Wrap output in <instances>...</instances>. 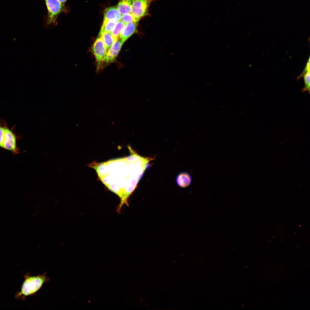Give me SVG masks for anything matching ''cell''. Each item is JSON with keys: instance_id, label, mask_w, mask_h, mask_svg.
Wrapping results in <instances>:
<instances>
[{"instance_id": "1", "label": "cell", "mask_w": 310, "mask_h": 310, "mask_svg": "<svg viewBox=\"0 0 310 310\" xmlns=\"http://www.w3.org/2000/svg\"><path fill=\"white\" fill-rule=\"evenodd\" d=\"M129 149L131 154L127 157L89 165L95 170L103 183L120 198L119 210L127 203L144 172L149 167L150 162L154 159L151 157L140 156Z\"/></svg>"}, {"instance_id": "2", "label": "cell", "mask_w": 310, "mask_h": 310, "mask_svg": "<svg viewBox=\"0 0 310 310\" xmlns=\"http://www.w3.org/2000/svg\"><path fill=\"white\" fill-rule=\"evenodd\" d=\"M47 9V14L44 22L46 29L57 26L58 17L62 13H67L70 10L69 6L66 7L58 0H44Z\"/></svg>"}, {"instance_id": "3", "label": "cell", "mask_w": 310, "mask_h": 310, "mask_svg": "<svg viewBox=\"0 0 310 310\" xmlns=\"http://www.w3.org/2000/svg\"><path fill=\"white\" fill-rule=\"evenodd\" d=\"M0 147L11 151L14 154L19 152L16 135L5 124L3 125L0 124Z\"/></svg>"}, {"instance_id": "4", "label": "cell", "mask_w": 310, "mask_h": 310, "mask_svg": "<svg viewBox=\"0 0 310 310\" xmlns=\"http://www.w3.org/2000/svg\"><path fill=\"white\" fill-rule=\"evenodd\" d=\"M46 273L37 276H29L26 278L21 289V293L25 296L35 293L44 283L48 282V278Z\"/></svg>"}, {"instance_id": "5", "label": "cell", "mask_w": 310, "mask_h": 310, "mask_svg": "<svg viewBox=\"0 0 310 310\" xmlns=\"http://www.w3.org/2000/svg\"><path fill=\"white\" fill-rule=\"evenodd\" d=\"M153 0H133L131 13L139 21L149 15V10Z\"/></svg>"}, {"instance_id": "6", "label": "cell", "mask_w": 310, "mask_h": 310, "mask_svg": "<svg viewBox=\"0 0 310 310\" xmlns=\"http://www.w3.org/2000/svg\"><path fill=\"white\" fill-rule=\"evenodd\" d=\"M92 51L97 63V67L99 69L104 61L107 50L101 37L98 38L94 42Z\"/></svg>"}, {"instance_id": "7", "label": "cell", "mask_w": 310, "mask_h": 310, "mask_svg": "<svg viewBox=\"0 0 310 310\" xmlns=\"http://www.w3.org/2000/svg\"><path fill=\"white\" fill-rule=\"evenodd\" d=\"M124 43L119 37L107 51L103 61L107 63L114 61L118 54Z\"/></svg>"}, {"instance_id": "8", "label": "cell", "mask_w": 310, "mask_h": 310, "mask_svg": "<svg viewBox=\"0 0 310 310\" xmlns=\"http://www.w3.org/2000/svg\"><path fill=\"white\" fill-rule=\"evenodd\" d=\"M121 14L117 7L112 6L107 7L104 11L102 24L109 21L117 22L121 20Z\"/></svg>"}, {"instance_id": "9", "label": "cell", "mask_w": 310, "mask_h": 310, "mask_svg": "<svg viewBox=\"0 0 310 310\" xmlns=\"http://www.w3.org/2000/svg\"><path fill=\"white\" fill-rule=\"evenodd\" d=\"M138 22H133L126 24L122 29L119 37L124 42L133 34L137 30Z\"/></svg>"}, {"instance_id": "10", "label": "cell", "mask_w": 310, "mask_h": 310, "mask_svg": "<svg viewBox=\"0 0 310 310\" xmlns=\"http://www.w3.org/2000/svg\"><path fill=\"white\" fill-rule=\"evenodd\" d=\"M176 182L179 187L185 188L188 186L191 183L192 177L190 174L186 172L179 173L176 178Z\"/></svg>"}, {"instance_id": "11", "label": "cell", "mask_w": 310, "mask_h": 310, "mask_svg": "<svg viewBox=\"0 0 310 310\" xmlns=\"http://www.w3.org/2000/svg\"><path fill=\"white\" fill-rule=\"evenodd\" d=\"M133 0H121L118 3L117 7L121 15L131 13Z\"/></svg>"}, {"instance_id": "12", "label": "cell", "mask_w": 310, "mask_h": 310, "mask_svg": "<svg viewBox=\"0 0 310 310\" xmlns=\"http://www.w3.org/2000/svg\"><path fill=\"white\" fill-rule=\"evenodd\" d=\"M107 51L114 43L115 40L111 32H102L99 34Z\"/></svg>"}, {"instance_id": "13", "label": "cell", "mask_w": 310, "mask_h": 310, "mask_svg": "<svg viewBox=\"0 0 310 310\" xmlns=\"http://www.w3.org/2000/svg\"><path fill=\"white\" fill-rule=\"evenodd\" d=\"M126 24L121 20L117 22L111 33L115 40L119 36L121 32Z\"/></svg>"}, {"instance_id": "14", "label": "cell", "mask_w": 310, "mask_h": 310, "mask_svg": "<svg viewBox=\"0 0 310 310\" xmlns=\"http://www.w3.org/2000/svg\"><path fill=\"white\" fill-rule=\"evenodd\" d=\"M117 22L114 21H109L102 24L99 34L102 32L111 33Z\"/></svg>"}, {"instance_id": "15", "label": "cell", "mask_w": 310, "mask_h": 310, "mask_svg": "<svg viewBox=\"0 0 310 310\" xmlns=\"http://www.w3.org/2000/svg\"><path fill=\"white\" fill-rule=\"evenodd\" d=\"M121 20L125 24L139 21L131 13L121 15Z\"/></svg>"}, {"instance_id": "16", "label": "cell", "mask_w": 310, "mask_h": 310, "mask_svg": "<svg viewBox=\"0 0 310 310\" xmlns=\"http://www.w3.org/2000/svg\"><path fill=\"white\" fill-rule=\"evenodd\" d=\"M303 77L304 82V86L302 89V92H304L308 91L310 93V73L308 71L303 74L301 77Z\"/></svg>"}, {"instance_id": "17", "label": "cell", "mask_w": 310, "mask_h": 310, "mask_svg": "<svg viewBox=\"0 0 310 310\" xmlns=\"http://www.w3.org/2000/svg\"><path fill=\"white\" fill-rule=\"evenodd\" d=\"M310 71V57H309L308 61L306 65L305 69L302 73L297 78L298 80L300 78L302 75L307 71Z\"/></svg>"}, {"instance_id": "18", "label": "cell", "mask_w": 310, "mask_h": 310, "mask_svg": "<svg viewBox=\"0 0 310 310\" xmlns=\"http://www.w3.org/2000/svg\"><path fill=\"white\" fill-rule=\"evenodd\" d=\"M60 1L62 4L64 5H65L67 0H58Z\"/></svg>"}]
</instances>
